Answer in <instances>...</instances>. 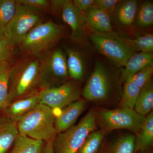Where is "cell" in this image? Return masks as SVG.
<instances>
[{
  "mask_svg": "<svg viewBox=\"0 0 153 153\" xmlns=\"http://www.w3.org/2000/svg\"><path fill=\"white\" fill-rule=\"evenodd\" d=\"M55 110L38 103L17 122L19 134L44 142L54 139L56 134Z\"/></svg>",
  "mask_w": 153,
  "mask_h": 153,
  "instance_id": "1",
  "label": "cell"
},
{
  "mask_svg": "<svg viewBox=\"0 0 153 153\" xmlns=\"http://www.w3.org/2000/svg\"><path fill=\"white\" fill-rule=\"evenodd\" d=\"M69 76L74 80L84 77L88 67L87 58L84 52L73 47H65Z\"/></svg>",
  "mask_w": 153,
  "mask_h": 153,
  "instance_id": "13",
  "label": "cell"
},
{
  "mask_svg": "<svg viewBox=\"0 0 153 153\" xmlns=\"http://www.w3.org/2000/svg\"><path fill=\"white\" fill-rule=\"evenodd\" d=\"M135 136L129 134L122 137L112 146L109 153H135Z\"/></svg>",
  "mask_w": 153,
  "mask_h": 153,
  "instance_id": "28",
  "label": "cell"
},
{
  "mask_svg": "<svg viewBox=\"0 0 153 153\" xmlns=\"http://www.w3.org/2000/svg\"><path fill=\"white\" fill-rule=\"evenodd\" d=\"M12 48L4 37H0V64L10 58Z\"/></svg>",
  "mask_w": 153,
  "mask_h": 153,
  "instance_id": "31",
  "label": "cell"
},
{
  "mask_svg": "<svg viewBox=\"0 0 153 153\" xmlns=\"http://www.w3.org/2000/svg\"><path fill=\"white\" fill-rule=\"evenodd\" d=\"M61 13L63 21L71 28L72 39L75 41L83 39L88 27L84 13L76 7L72 1L66 0Z\"/></svg>",
  "mask_w": 153,
  "mask_h": 153,
  "instance_id": "11",
  "label": "cell"
},
{
  "mask_svg": "<svg viewBox=\"0 0 153 153\" xmlns=\"http://www.w3.org/2000/svg\"><path fill=\"white\" fill-rule=\"evenodd\" d=\"M135 141V152L147 150L153 141V112L145 117L144 122L137 133Z\"/></svg>",
  "mask_w": 153,
  "mask_h": 153,
  "instance_id": "19",
  "label": "cell"
},
{
  "mask_svg": "<svg viewBox=\"0 0 153 153\" xmlns=\"http://www.w3.org/2000/svg\"><path fill=\"white\" fill-rule=\"evenodd\" d=\"M141 88L136 85L131 79L124 82V87L121 100L122 107H127L134 109L135 103Z\"/></svg>",
  "mask_w": 153,
  "mask_h": 153,
  "instance_id": "26",
  "label": "cell"
},
{
  "mask_svg": "<svg viewBox=\"0 0 153 153\" xmlns=\"http://www.w3.org/2000/svg\"><path fill=\"white\" fill-rule=\"evenodd\" d=\"M88 37L97 51L119 67L124 66L134 54L122 36L114 32L100 33L92 31Z\"/></svg>",
  "mask_w": 153,
  "mask_h": 153,
  "instance_id": "8",
  "label": "cell"
},
{
  "mask_svg": "<svg viewBox=\"0 0 153 153\" xmlns=\"http://www.w3.org/2000/svg\"><path fill=\"white\" fill-rule=\"evenodd\" d=\"M104 131H96L90 133L84 140L76 153H97L104 138Z\"/></svg>",
  "mask_w": 153,
  "mask_h": 153,
  "instance_id": "24",
  "label": "cell"
},
{
  "mask_svg": "<svg viewBox=\"0 0 153 153\" xmlns=\"http://www.w3.org/2000/svg\"><path fill=\"white\" fill-rule=\"evenodd\" d=\"M85 105L84 100H79L61 109L60 114L55 118L56 133L65 131L74 125L77 118L84 109Z\"/></svg>",
  "mask_w": 153,
  "mask_h": 153,
  "instance_id": "12",
  "label": "cell"
},
{
  "mask_svg": "<svg viewBox=\"0 0 153 153\" xmlns=\"http://www.w3.org/2000/svg\"><path fill=\"white\" fill-rule=\"evenodd\" d=\"M64 29L52 20L33 28L19 45L24 52L40 59L63 38Z\"/></svg>",
  "mask_w": 153,
  "mask_h": 153,
  "instance_id": "3",
  "label": "cell"
},
{
  "mask_svg": "<svg viewBox=\"0 0 153 153\" xmlns=\"http://www.w3.org/2000/svg\"></svg>",
  "mask_w": 153,
  "mask_h": 153,
  "instance_id": "36",
  "label": "cell"
},
{
  "mask_svg": "<svg viewBox=\"0 0 153 153\" xmlns=\"http://www.w3.org/2000/svg\"><path fill=\"white\" fill-rule=\"evenodd\" d=\"M86 23L92 31L100 33L113 32L110 14L95 6L84 12Z\"/></svg>",
  "mask_w": 153,
  "mask_h": 153,
  "instance_id": "14",
  "label": "cell"
},
{
  "mask_svg": "<svg viewBox=\"0 0 153 153\" xmlns=\"http://www.w3.org/2000/svg\"><path fill=\"white\" fill-rule=\"evenodd\" d=\"M17 2L14 0H0V37H4L7 26L13 17Z\"/></svg>",
  "mask_w": 153,
  "mask_h": 153,
  "instance_id": "23",
  "label": "cell"
},
{
  "mask_svg": "<svg viewBox=\"0 0 153 153\" xmlns=\"http://www.w3.org/2000/svg\"><path fill=\"white\" fill-rule=\"evenodd\" d=\"M11 66L8 61L0 64V109H5L10 105L8 87Z\"/></svg>",
  "mask_w": 153,
  "mask_h": 153,
  "instance_id": "22",
  "label": "cell"
},
{
  "mask_svg": "<svg viewBox=\"0 0 153 153\" xmlns=\"http://www.w3.org/2000/svg\"><path fill=\"white\" fill-rule=\"evenodd\" d=\"M39 103L38 93L13 102L5 109L6 117L17 122L22 117Z\"/></svg>",
  "mask_w": 153,
  "mask_h": 153,
  "instance_id": "16",
  "label": "cell"
},
{
  "mask_svg": "<svg viewBox=\"0 0 153 153\" xmlns=\"http://www.w3.org/2000/svg\"><path fill=\"white\" fill-rule=\"evenodd\" d=\"M120 1L119 0H94V4L97 7L110 14L114 12Z\"/></svg>",
  "mask_w": 153,
  "mask_h": 153,
  "instance_id": "30",
  "label": "cell"
},
{
  "mask_svg": "<svg viewBox=\"0 0 153 153\" xmlns=\"http://www.w3.org/2000/svg\"><path fill=\"white\" fill-rule=\"evenodd\" d=\"M39 59L38 88L59 86L66 82L68 74L66 53L60 47L51 49Z\"/></svg>",
  "mask_w": 153,
  "mask_h": 153,
  "instance_id": "5",
  "label": "cell"
},
{
  "mask_svg": "<svg viewBox=\"0 0 153 153\" xmlns=\"http://www.w3.org/2000/svg\"><path fill=\"white\" fill-rule=\"evenodd\" d=\"M96 114L90 111L76 125L57 133L52 142L53 153H76L87 136L96 129Z\"/></svg>",
  "mask_w": 153,
  "mask_h": 153,
  "instance_id": "7",
  "label": "cell"
},
{
  "mask_svg": "<svg viewBox=\"0 0 153 153\" xmlns=\"http://www.w3.org/2000/svg\"><path fill=\"white\" fill-rule=\"evenodd\" d=\"M117 69L103 60L96 61L93 72L88 79L82 94L90 101L107 99L118 85Z\"/></svg>",
  "mask_w": 153,
  "mask_h": 153,
  "instance_id": "4",
  "label": "cell"
},
{
  "mask_svg": "<svg viewBox=\"0 0 153 153\" xmlns=\"http://www.w3.org/2000/svg\"><path fill=\"white\" fill-rule=\"evenodd\" d=\"M16 13L6 28L4 38L12 47L19 46L33 28L43 23L44 10L17 1Z\"/></svg>",
  "mask_w": 153,
  "mask_h": 153,
  "instance_id": "6",
  "label": "cell"
},
{
  "mask_svg": "<svg viewBox=\"0 0 153 153\" xmlns=\"http://www.w3.org/2000/svg\"><path fill=\"white\" fill-rule=\"evenodd\" d=\"M66 0L49 1V11L57 14L61 13Z\"/></svg>",
  "mask_w": 153,
  "mask_h": 153,
  "instance_id": "33",
  "label": "cell"
},
{
  "mask_svg": "<svg viewBox=\"0 0 153 153\" xmlns=\"http://www.w3.org/2000/svg\"><path fill=\"white\" fill-rule=\"evenodd\" d=\"M40 60L32 57L19 60L11 66L9 76L10 105L13 102L35 93L38 88Z\"/></svg>",
  "mask_w": 153,
  "mask_h": 153,
  "instance_id": "2",
  "label": "cell"
},
{
  "mask_svg": "<svg viewBox=\"0 0 153 153\" xmlns=\"http://www.w3.org/2000/svg\"><path fill=\"white\" fill-rule=\"evenodd\" d=\"M98 118L103 131L127 129L135 133L141 127L145 119V116L127 107L103 110L99 113Z\"/></svg>",
  "mask_w": 153,
  "mask_h": 153,
  "instance_id": "9",
  "label": "cell"
},
{
  "mask_svg": "<svg viewBox=\"0 0 153 153\" xmlns=\"http://www.w3.org/2000/svg\"><path fill=\"white\" fill-rule=\"evenodd\" d=\"M137 10V1H125L119 3L114 12L119 25L124 28L130 27L133 24Z\"/></svg>",
  "mask_w": 153,
  "mask_h": 153,
  "instance_id": "18",
  "label": "cell"
},
{
  "mask_svg": "<svg viewBox=\"0 0 153 153\" xmlns=\"http://www.w3.org/2000/svg\"><path fill=\"white\" fill-rule=\"evenodd\" d=\"M122 37L126 44L134 52L140 51L143 52H153V35L152 34H147L139 36L134 39L126 38Z\"/></svg>",
  "mask_w": 153,
  "mask_h": 153,
  "instance_id": "25",
  "label": "cell"
},
{
  "mask_svg": "<svg viewBox=\"0 0 153 153\" xmlns=\"http://www.w3.org/2000/svg\"><path fill=\"white\" fill-rule=\"evenodd\" d=\"M80 90L73 81H67L59 86L44 88L38 93L39 103L54 110H61L79 100Z\"/></svg>",
  "mask_w": 153,
  "mask_h": 153,
  "instance_id": "10",
  "label": "cell"
},
{
  "mask_svg": "<svg viewBox=\"0 0 153 153\" xmlns=\"http://www.w3.org/2000/svg\"><path fill=\"white\" fill-rule=\"evenodd\" d=\"M72 1L76 7L84 13L87 9L94 6V0H74Z\"/></svg>",
  "mask_w": 153,
  "mask_h": 153,
  "instance_id": "34",
  "label": "cell"
},
{
  "mask_svg": "<svg viewBox=\"0 0 153 153\" xmlns=\"http://www.w3.org/2000/svg\"><path fill=\"white\" fill-rule=\"evenodd\" d=\"M17 1L24 5L49 11V1L47 0H19Z\"/></svg>",
  "mask_w": 153,
  "mask_h": 153,
  "instance_id": "32",
  "label": "cell"
},
{
  "mask_svg": "<svg viewBox=\"0 0 153 153\" xmlns=\"http://www.w3.org/2000/svg\"><path fill=\"white\" fill-rule=\"evenodd\" d=\"M45 144L43 141L19 134L8 153H44Z\"/></svg>",
  "mask_w": 153,
  "mask_h": 153,
  "instance_id": "20",
  "label": "cell"
},
{
  "mask_svg": "<svg viewBox=\"0 0 153 153\" xmlns=\"http://www.w3.org/2000/svg\"><path fill=\"white\" fill-rule=\"evenodd\" d=\"M19 134L17 122L5 116L0 119V153H8Z\"/></svg>",
  "mask_w": 153,
  "mask_h": 153,
  "instance_id": "17",
  "label": "cell"
},
{
  "mask_svg": "<svg viewBox=\"0 0 153 153\" xmlns=\"http://www.w3.org/2000/svg\"><path fill=\"white\" fill-rule=\"evenodd\" d=\"M53 140L46 142L44 153H53L52 142Z\"/></svg>",
  "mask_w": 153,
  "mask_h": 153,
  "instance_id": "35",
  "label": "cell"
},
{
  "mask_svg": "<svg viewBox=\"0 0 153 153\" xmlns=\"http://www.w3.org/2000/svg\"><path fill=\"white\" fill-rule=\"evenodd\" d=\"M153 66V53L141 52L132 55L126 62L120 76L121 82H126L143 69Z\"/></svg>",
  "mask_w": 153,
  "mask_h": 153,
  "instance_id": "15",
  "label": "cell"
},
{
  "mask_svg": "<svg viewBox=\"0 0 153 153\" xmlns=\"http://www.w3.org/2000/svg\"><path fill=\"white\" fill-rule=\"evenodd\" d=\"M153 73V66H149L139 71L130 79L131 81L141 89L151 80Z\"/></svg>",
  "mask_w": 153,
  "mask_h": 153,
  "instance_id": "29",
  "label": "cell"
},
{
  "mask_svg": "<svg viewBox=\"0 0 153 153\" xmlns=\"http://www.w3.org/2000/svg\"><path fill=\"white\" fill-rule=\"evenodd\" d=\"M153 106V85L151 79L140 91L134 110L139 114L144 116L152 110Z\"/></svg>",
  "mask_w": 153,
  "mask_h": 153,
  "instance_id": "21",
  "label": "cell"
},
{
  "mask_svg": "<svg viewBox=\"0 0 153 153\" xmlns=\"http://www.w3.org/2000/svg\"><path fill=\"white\" fill-rule=\"evenodd\" d=\"M137 24L140 27L146 28L153 24V4L152 2L145 1L140 7L137 16Z\"/></svg>",
  "mask_w": 153,
  "mask_h": 153,
  "instance_id": "27",
  "label": "cell"
}]
</instances>
